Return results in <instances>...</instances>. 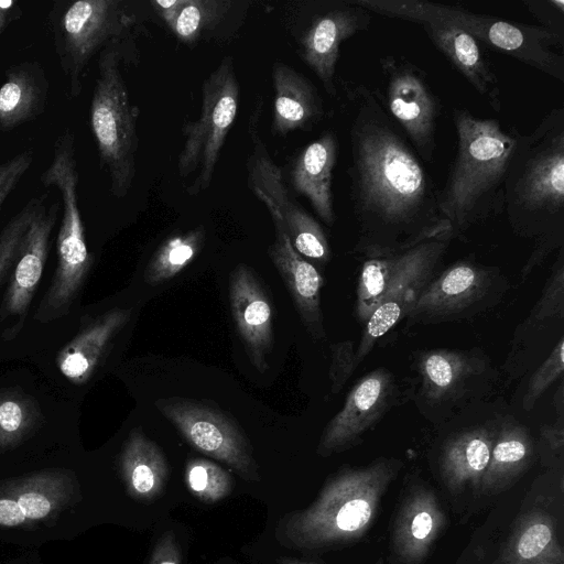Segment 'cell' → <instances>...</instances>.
Wrapping results in <instances>:
<instances>
[{"label":"cell","mask_w":564,"mask_h":564,"mask_svg":"<svg viewBox=\"0 0 564 564\" xmlns=\"http://www.w3.org/2000/svg\"><path fill=\"white\" fill-rule=\"evenodd\" d=\"M348 107L349 197L357 223L356 250L373 256L451 231L440 189L420 156L364 84H344Z\"/></svg>","instance_id":"cell-1"},{"label":"cell","mask_w":564,"mask_h":564,"mask_svg":"<svg viewBox=\"0 0 564 564\" xmlns=\"http://www.w3.org/2000/svg\"><path fill=\"white\" fill-rule=\"evenodd\" d=\"M514 232L536 240L528 275L564 238V108H553L530 134L518 138L505 182V205Z\"/></svg>","instance_id":"cell-2"},{"label":"cell","mask_w":564,"mask_h":564,"mask_svg":"<svg viewBox=\"0 0 564 564\" xmlns=\"http://www.w3.org/2000/svg\"><path fill=\"white\" fill-rule=\"evenodd\" d=\"M402 468L403 463L391 457L340 468L310 506L279 520L276 541L301 552H325L360 541L372 528L382 499Z\"/></svg>","instance_id":"cell-3"},{"label":"cell","mask_w":564,"mask_h":564,"mask_svg":"<svg viewBox=\"0 0 564 564\" xmlns=\"http://www.w3.org/2000/svg\"><path fill=\"white\" fill-rule=\"evenodd\" d=\"M453 118L457 147L440 206L456 237L503 213L506 176L520 132L462 108Z\"/></svg>","instance_id":"cell-4"},{"label":"cell","mask_w":564,"mask_h":564,"mask_svg":"<svg viewBox=\"0 0 564 564\" xmlns=\"http://www.w3.org/2000/svg\"><path fill=\"white\" fill-rule=\"evenodd\" d=\"M59 204L48 195L32 197L0 232V289L7 283L0 308L7 322L3 338H14L23 327L44 272Z\"/></svg>","instance_id":"cell-5"},{"label":"cell","mask_w":564,"mask_h":564,"mask_svg":"<svg viewBox=\"0 0 564 564\" xmlns=\"http://www.w3.org/2000/svg\"><path fill=\"white\" fill-rule=\"evenodd\" d=\"M120 61L117 44L99 53L89 107V123L100 165L106 170L111 194L117 198L124 197L132 186L139 148L138 108L131 105Z\"/></svg>","instance_id":"cell-6"},{"label":"cell","mask_w":564,"mask_h":564,"mask_svg":"<svg viewBox=\"0 0 564 564\" xmlns=\"http://www.w3.org/2000/svg\"><path fill=\"white\" fill-rule=\"evenodd\" d=\"M240 99V87L232 57L226 56L202 86V109L196 121L182 128L184 144L177 158V170L186 178L196 173L186 188L188 195H198L209 187L213 175L235 122Z\"/></svg>","instance_id":"cell-7"},{"label":"cell","mask_w":564,"mask_h":564,"mask_svg":"<svg viewBox=\"0 0 564 564\" xmlns=\"http://www.w3.org/2000/svg\"><path fill=\"white\" fill-rule=\"evenodd\" d=\"M48 19L68 97L76 98L90 59L118 44L132 18L120 0H76L57 2Z\"/></svg>","instance_id":"cell-8"},{"label":"cell","mask_w":564,"mask_h":564,"mask_svg":"<svg viewBox=\"0 0 564 564\" xmlns=\"http://www.w3.org/2000/svg\"><path fill=\"white\" fill-rule=\"evenodd\" d=\"M564 470L549 469L528 490L496 564H564Z\"/></svg>","instance_id":"cell-9"},{"label":"cell","mask_w":564,"mask_h":564,"mask_svg":"<svg viewBox=\"0 0 564 564\" xmlns=\"http://www.w3.org/2000/svg\"><path fill=\"white\" fill-rule=\"evenodd\" d=\"M420 13L448 21L463 29L477 41L508 54L544 74L564 82V41L540 25L509 22L487 14L471 12L457 6L425 0H404Z\"/></svg>","instance_id":"cell-10"},{"label":"cell","mask_w":564,"mask_h":564,"mask_svg":"<svg viewBox=\"0 0 564 564\" xmlns=\"http://www.w3.org/2000/svg\"><path fill=\"white\" fill-rule=\"evenodd\" d=\"M261 105L249 122L252 150L247 159L249 188L281 216L293 248L304 258L319 263L330 259V248L322 226L296 200L284 183L281 169L273 162L258 131Z\"/></svg>","instance_id":"cell-11"},{"label":"cell","mask_w":564,"mask_h":564,"mask_svg":"<svg viewBox=\"0 0 564 564\" xmlns=\"http://www.w3.org/2000/svg\"><path fill=\"white\" fill-rule=\"evenodd\" d=\"M389 115L426 162L434 160L442 105L425 73L402 56L380 58Z\"/></svg>","instance_id":"cell-12"},{"label":"cell","mask_w":564,"mask_h":564,"mask_svg":"<svg viewBox=\"0 0 564 564\" xmlns=\"http://www.w3.org/2000/svg\"><path fill=\"white\" fill-rule=\"evenodd\" d=\"M156 406L195 449L226 464L247 481H260L250 443L223 412L180 398L159 400Z\"/></svg>","instance_id":"cell-13"},{"label":"cell","mask_w":564,"mask_h":564,"mask_svg":"<svg viewBox=\"0 0 564 564\" xmlns=\"http://www.w3.org/2000/svg\"><path fill=\"white\" fill-rule=\"evenodd\" d=\"M356 3L370 13L420 24L490 107L501 110V89L496 70L480 42L473 35L448 21L410 9L404 0H356Z\"/></svg>","instance_id":"cell-14"},{"label":"cell","mask_w":564,"mask_h":564,"mask_svg":"<svg viewBox=\"0 0 564 564\" xmlns=\"http://www.w3.org/2000/svg\"><path fill=\"white\" fill-rule=\"evenodd\" d=\"M451 231L423 239L405 250L404 258L388 282L379 305L371 313L356 348L358 365L378 339L406 317L453 239Z\"/></svg>","instance_id":"cell-15"},{"label":"cell","mask_w":564,"mask_h":564,"mask_svg":"<svg viewBox=\"0 0 564 564\" xmlns=\"http://www.w3.org/2000/svg\"><path fill=\"white\" fill-rule=\"evenodd\" d=\"M447 523L446 510L435 488L419 474H408L390 522L389 562L423 564Z\"/></svg>","instance_id":"cell-16"},{"label":"cell","mask_w":564,"mask_h":564,"mask_svg":"<svg viewBox=\"0 0 564 564\" xmlns=\"http://www.w3.org/2000/svg\"><path fill=\"white\" fill-rule=\"evenodd\" d=\"M497 425L464 430L448 437L437 457V478L456 513L479 505L482 477L489 463Z\"/></svg>","instance_id":"cell-17"},{"label":"cell","mask_w":564,"mask_h":564,"mask_svg":"<svg viewBox=\"0 0 564 564\" xmlns=\"http://www.w3.org/2000/svg\"><path fill=\"white\" fill-rule=\"evenodd\" d=\"M370 23L371 13L354 0L325 3L311 15L300 39V55L329 96H337L335 73L341 43Z\"/></svg>","instance_id":"cell-18"},{"label":"cell","mask_w":564,"mask_h":564,"mask_svg":"<svg viewBox=\"0 0 564 564\" xmlns=\"http://www.w3.org/2000/svg\"><path fill=\"white\" fill-rule=\"evenodd\" d=\"M494 268L460 260L431 279L406 315L409 324L458 318L482 304L494 291Z\"/></svg>","instance_id":"cell-19"},{"label":"cell","mask_w":564,"mask_h":564,"mask_svg":"<svg viewBox=\"0 0 564 564\" xmlns=\"http://www.w3.org/2000/svg\"><path fill=\"white\" fill-rule=\"evenodd\" d=\"M393 393L394 380L388 370L377 369L362 377L326 425L317 454L328 457L356 446L388 410Z\"/></svg>","instance_id":"cell-20"},{"label":"cell","mask_w":564,"mask_h":564,"mask_svg":"<svg viewBox=\"0 0 564 564\" xmlns=\"http://www.w3.org/2000/svg\"><path fill=\"white\" fill-rule=\"evenodd\" d=\"M74 486V477L61 469L1 482L0 527L18 528L51 519L69 502Z\"/></svg>","instance_id":"cell-21"},{"label":"cell","mask_w":564,"mask_h":564,"mask_svg":"<svg viewBox=\"0 0 564 564\" xmlns=\"http://www.w3.org/2000/svg\"><path fill=\"white\" fill-rule=\"evenodd\" d=\"M229 301L250 361L263 373L273 344L272 307L254 272L246 264H238L230 273Z\"/></svg>","instance_id":"cell-22"},{"label":"cell","mask_w":564,"mask_h":564,"mask_svg":"<svg viewBox=\"0 0 564 564\" xmlns=\"http://www.w3.org/2000/svg\"><path fill=\"white\" fill-rule=\"evenodd\" d=\"M267 208L275 231L268 254L284 281L307 332L314 339H324L326 334L321 308L323 278L317 269L293 248L278 212L271 207Z\"/></svg>","instance_id":"cell-23"},{"label":"cell","mask_w":564,"mask_h":564,"mask_svg":"<svg viewBox=\"0 0 564 564\" xmlns=\"http://www.w3.org/2000/svg\"><path fill=\"white\" fill-rule=\"evenodd\" d=\"M274 87L273 134L311 131L324 117L323 100L313 83L291 66L276 62L272 68Z\"/></svg>","instance_id":"cell-24"},{"label":"cell","mask_w":564,"mask_h":564,"mask_svg":"<svg viewBox=\"0 0 564 564\" xmlns=\"http://www.w3.org/2000/svg\"><path fill=\"white\" fill-rule=\"evenodd\" d=\"M337 153V135L326 131L300 152L290 176L293 188L310 200L315 213L328 226L335 221L332 183Z\"/></svg>","instance_id":"cell-25"},{"label":"cell","mask_w":564,"mask_h":564,"mask_svg":"<svg viewBox=\"0 0 564 564\" xmlns=\"http://www.w3.org/2000/svg\"><path fill=\"white\" fill-rule=\"evenodd\" d=\"M485 371V360L467 351L432 349L417 359L421 392L433 404L457 399Z\"/></svg>","instance_id":"cell-26"},{"label":"cell","mask_w":564,"mask_h":564,"mask_svg":"<svg viewBox=\"0 0 564 564\" xmlns=\"http://www.w3.org/2000/svg\"><path fill=\"white\" fill-rule=\"evenodd\" d=\"M130 315L131 310L113 308L82 328L58 351L55 361L59 372L73 384L86 383Z\"/></svg>","instance_id":"cell-27"},{"label":"cell","mask_w":564,"mask_h":564,"mask_svg":"<svg viewBox=\"0 0 564 564\" xmlns=\"http://www.w3.org/2000/svg\"><path fill=\"white\" fill-rule=\"evenodd\" d=\"M532 437L525 426L507 421L497 427L490 458L482 477L479 503L510 489L531 467Z\"/></svg>","instance_id":"cell-28"},{"label":"cell","mask_w":564,"mask_h":564,"mask_svg":"<svg viewBox=\"0 0 564 564\" xmlns=\"http://www.w3.org/2000/svg\"><path fill=\"white\" fill-rule=\"evenodd\" d=\"M48 80L36 62L10 66L0 85V132L36 119L46 108Z\"/></svg>","instance_id":"cell-29"},{"label":"cell","mask_w":564,"mask_h":564,"mask_svg":"<svg viewBox=\"0 0 564 564\" xmlns=\"http://www.w3.org/2000/svg\"><path fill=\"white\" fill-rule=\"evenodd\" d=\"M119 467L127 494L150 502L161 497L169 478V466L161 448L140 429L131 431L122 448Z\"/></svg>","instance_id":"cell-30"},{"label":"cell","mask_w":564,"mask_h":564,"mask_svg":"<svg viewBox=\"0 0 564 564\" xmlns=\"http://www.w3.org/2000/svg\"><path fill=\"white\" fill-rule=\"evenodd\" d=\"M205 238V228L198 226L166 239L145 269V282L159 284L184 270L199 253Z\"/></svg>","instance_id":"cell-31"},{"label":"cell","mask_w":564,"mask_h":564,"mask_svg":"<svg viewBox=\"0 0 564 564\" xmlns=\"http://www.w3.org/2000/svg\"><path fill=\"white\" fill-rule=\"evenodd\" d=\"M41 409L31 395L19 389L0 391V448L17 446L42 423Z\"/></svg>","instance_id":"cell-32"},{"label":"cell","mask_w":564,"mask_h":564,"mask_svg":"<svg viewBox=\"0 0 564 564\" xmlns=\"http://www.w3.org/2000/svg\"><path fill=\"white\" fill-rule=\"evenodd\" d=\"M564 318V261L563 249L560 253L551 275L542 291L541 297L529 316L520 324L513 337V348L522 341L538 334L542 328Z\"/></svg>","instance_id":"cell-33"},{"label":"cell","mask_w":564,"mask_h":564,"mask_svg":"<svg viewBox=\"0 0 564 564\" xmlns=\"http://www.w3.org/2000/svg\"><path fill=\"white\" fill-rule=\"evenodd\" d=\"M229 6L225 0H183L171 31L180 42L194 43L225 18Z\"/></svg>","instance_id":"cell-34"},{"label":"cell","mask_w":564,"mask_h":564,"mask_svg":"<svg viewBox=\"0 0 564 564\" xmlns=\"http://www.w3.org/2000/svg\"><path fill=\"white\" fill-rule=\"evenodd\" d=\"M188 491L204 503H215L228 497L234 488L231 475L205 458L189 459L185 467Z\"/></svg>","instance_id":"cell-35"},{"label":"cell","mask_w":564,"mask_h":564,"mask_svg":"<svg viewBox=\"0 0 564 564\" xmlns=\"http://www.w3.org/2000/svg\"><path fill=\"white\" fill-rule=\"evenodd\" d=\"M564 340L561 336L553 350L538 367L529 381L528 389L522 399V408L525 411L532 410L536 401L549 389V387L562 376L564 370Z\"/></svg>","instance_id":"cell-36"},{"label":"cell","mask_w":564,"mask_h":564,"mask_svg":"<svg viewBox=\"0 0 564 564\" xmlns=\"http://www.w3.org/2000/svg\"><path fill=\"white\" fill-rule=\"evenodd\" d=\"M540 456L545 468L562 470L564 456V425L560 416L556 423L541 427Z\"/></svg>","instance_id":"cell-37"},{"label":"cell","mask_w":564,"mask_h":564,"mask_svg":"<svg viewBox=\"0 0 564 564\" xmlns=\"http://www.w3.org/2000/svg\"><path fill=\"white\" fill-rule=\"evenodd\" d=\"M34 161V151L25 149L9 160L0 163V213L6 199L18 186L23 175Z\"/></svg>","instance_id":"cell-38"},{"label":"cell","mask_w":564,"mask_h":564,"mask_svg":"<svg viewBox=\"0 0 564 564\" xmlns=\"http://www.w3.org/2000/svg\"><path fill=\"white\" fill-rule=\"evenodd\" d=\"M355 352L356 348H354V343L351 340L332 345L329 378L333 393L340 391L348 378L357 368Z\"/></svg>","instance_id":"cell-39"},{"label":"cell","mask_w":564,"mask_h":564,"mask_svg":"<svg viewBox=\"0 0 564 564\" xmlns=\"http://www.w3.org/2000/svg\"><path fill=\"white\" fill-rule=\"evenodd\" d=\"M529 12L540 22V26L564 41V1L563 0H525Z\"/></svg>","instance_id":"cell-40"},{"label":"cell","mask_w":564,"mask_h":564,"mask_svg":"<svg viewBox=\"0 0 564 564\" xmlns=\"http://www.w3.org/2000/svg\"><path fill=\"white\" fill-rule=\"evenodd\" d=\"M149 564H182L180 546L172 530L165 531L158 540Z\"/></svg>","instance_id":"cell-41"},{"label":"cell","mask_w":564,"mask_h":564,"mask_svg":"<svg viewBox=\"0 0 564 564\" xmlns=\"http://www.w3.org/2000/svg\"><path fill=\"white\" fill-rule=\"evenodd\" d=\"M183 0H155L151 1L158 15L163 20L166 26L171 30L178 11L182 7Z\"/></svg>","instance_id":"cell-42"},{"label":"cell","mask_w":564,"mask_h":564,"mask_svg":"<svg viewBox=\"0 0 564 564\" xmlns=\"http://www.w3.org/2000/svg\"><path fill=\"white\" fill-rule=\"evenodd\" d=\"M22 17V9L18 1L0 0V36L9 25Z\"/></svg>","instance_id":"cell-43"},{"label":"cell","mask_w":564,"mask_h":564,"mask_svg":"<svg viewBox=\"0 0 564 564\" xmlns=\"http://www.w3.org/2000/svg\"><path fill=\"white\" fill-rule=\"evenodd\" d=\"M481 553L478 550L468 551V554H463L460 558L454 564H480Z\"/></svg>","instance_id":"cell-44"},{"label":"cell","mask_w":564,"mask_h":564,"mask_svg":"<svg viewBox=\"0 0 564 564\" xmlns=\"http://www.w3.org/2000/svg\"><path fill=\"white\" fill-rule=\"evenodd\" d=\"M276 564H322V563L308 562V561H303V560H299V558L283 556V557H280L276 560Z\"/></svg>","instance_id":"cell-45"}]
</instances>
